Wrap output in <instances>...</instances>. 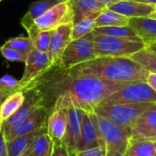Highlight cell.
Segmentation results:
<instances>
[{
	"label": "cell",
	"mask_w": 156,
	"mask_h": 156,
	"mask_svg": "<svg viewBox=\"0 0 156 156\" xmlns=\"http://www.w3.org/2000/svg\"><path fill=\"white\" fill-rule=\"evenodd\" d=\"M98 1H99V2H101V4H103L106 7H108V6L112 5V4H114V3L118 2L119 0H98Z\"/></svg>",
	"instance_id": "d590c367"
},
{
	"label": "cell",
	"mask_w": 156,
	"mask_h": 156,
	"mask_svg": "<svg viewBox=\"0 0 156 156\" xmlns=\"http://www.w3.org/2000/svg\"><path fill=\"white\" fill-rule=\"evenodd\" d=\"M25 94V100L21 107L9 119L3 122L2 130L4 135L6 136L15 128L20 125L37 107L40 105L46 106L45 97L41 91L35 86H29L22 90Z\"/></svg>",
	"instance_id": "52a82bcc"
},
{
	"label": "cell",
	"mask_w": 156,
	"mask_h": 156,
	"mask_svg": "<svg viewBox=\"0 0 156 156\" xmlns=\"http://www.w3.org/2000/svg\"><path fill=\"white\" fill-rule=\"evenodd\" d=\"M137 1H140V2H143V3H145L148 5H156V0H137Z\"/></svg>",
	"instance_id": "8d00e7d4"
},
{
	"label": "cell",
	"mask_w": 156,
	"mask_h": 156,
	"mask_svg": "<svg viewBox=\"0 0 156 156\" xmlns=\"http://www.w3.org/2000/svg\"><path fill=\"white\" fill-rule=\"evenodd\" d=\"M129 26L146 47L156 42V19L150 16L130 18Z\"/></svg>",
	"instance_id": "ac0fdd59"
},
{
	"label": "cell",
	"mask_w": 156,
	"mask_h": 156,
	"mask_svg": "<svg viewBox=\"0 0 156 156\" xmlns=\"http://www.w3.org/2000/svg\"><path fill=\"white\" fill-rule=\"evenodd\" d=\"M90 113L97 128L99 144L105 150V156L115 153L125 154L131 140V134L110 120L95 112Z\"/></svg>",
	"instance_id": "7a4b0ae2"
},
{
	"label": "cell",
	"mask_w": 156,
	"mask_h": 156,
	"mask_svg": "<svg viewBox=\"0 0 156 156\" xmlns=\"http://www.w3.org/2000/svg\"><path fill=\"white\" fill-rule=\"evenodd\" d=\"M0 52L2 56L8 61H17V62H24L26 63L28 55L21 53L17 50H15L11 48H7L5 46L0 47Z\"/></svg>",
	"instance_id": "f546056e"
},
{
	"label": "cell",
	"mask_w": 156,
	"mask_h": 156,
	"mask_svg": "<svg viewBox=\"0 0 156 156\" xmlns=\"http://www.w3.org/2000/svg\"><path fill=\"white\" fill-rule=\"evenodd\" d=\"M93 48L97 57H129L146 48L143 41L107 36L92 31Z\"/></svg>",
	"instance_id": "3957f363"
},
{
	"label": "cell",
	"mask_w": 156,
	"mask_h": 156,
	"mask_svg": "<svg viewBox=\"0 0 156 156\" xmlns=\"http://www.w3.org/2000/svg\"><path fill=\"white\" fill-rule=\"evenodd\" d=\"M70 3L73 25L86 17L98 16L106 8L98 0H70Z\"/></svg>",
	"instance_id": "e0dca14e"
},
{
	"label": "cell",
	"mask_w": 156,
	"mask_h": 156,
	"mask_svg": "<svg viewBox=\"0 0 156 156\" xmlns=\"http://www.w3.org/2000/svg\"><path fill=\"white\" fill-rule=\"evenodd\" d=\"M25 100L23 91H16L10 95L0 106V122L3 123L21 107Z\"/></svg>",
	"instance_id": "7402d4cb"
},
{
	"label": "cell",
	"mask_w": 156,
	"mask_h": 156,
	"mask_svg": "<svg viewBox=\"0 0 156 156\" xmlns=\"http://www.w3.org/2000/svg\"><path fill=\"white\" fill-rule=\"evenodd\" d=\"M153 144H154V149H155L156 152V141H153Z\"/></svg>",
	"instance_id": "60d3db41"
},
{
	"label": "cell",
	"mask_w": 156,
	"mask_h": 156,
	"mask_svg": "<svg viewBox=\"0 0 156 156\" xmlns=\"http://www.w3.org/2000/svg\"><path fill=\"white\" fill-rule=\"evenodd\" d=\"M146 82L153 88V90L156 92V73L149 72V75L146 79Z\"/></svg>",
	"instance_id": "e575fe53"
},
{
	"label": "cell",
	"mask_w": 156,
	"mask_h": 156,
	"mask_svg": "<svg viewBox=\"0 0 156 156\" xmlns=\"http://www.w3.org/2000/svg\"><path fill=\"white\" fill-rule=\"evenodd\" d=\"M1 1H2V0H0V2H1Z\"/></svg>",
	"instance_id": "ee69618b"
},
{
	"label": "cell",
	"mask_w": 156,
	"mask_h": 156,
	"mask_svg": "<svg viewBox=\"0 0 156 156\" xmlns=\"http://www.w3.org/2000/svg\"><path fill=\"white\" fill-rule=\"evenodd\" d=\"M65 72L70 77L90 76L115 82L146 81L149 75V71L129 57H97Z\"/></svg>",
	"instance_id": "6da1fadb"
},
{
	"label": "cell",
	"mask_w": 156,
	"mask_h": 156,
	"mask_svg": "<svg viewBox=\"0 0 156 156\" xmlns=\"http://www.w3.org/2000/svg\"><path fill=\"white\" fill-rule=\"evenodd\" d=\"M0 156H8L6 141H5L3 130H1V132H0Z\"/></svg>",
	"instance_id": "836d02e7"
},
{
	"label": "cell",
	"mask_w": 156,
	"mask_h": 156,
	"mask_svg": "<svg viewBox=\"0 0 156 156\" xmlns=\"http://www.w3.org/2000/svg\"><path fill=\"white\" fill-rule=\"evenodd\" d=\"M2 125H3V123L0 122V132H1V130H2Z\"/></svg>",
	"instance_id": "b9f144b4"
},
{
	"label": "cell",
	"mask_w": 156,
	"mask_h": 156,
	"mask_svg": "<svg viewBox=\"0 0 156 156\" xmlns=\"http://www.w3.org/2000/svg\"><path fill=\"white\" fill-rule=\"evenodd\" d=\"M53 31L54 30L41 31L37 27L35 24L29 29L27 30L28 34V37L33 43L34 48L42 52H48Z\"/></svg>",
	"instance_id": "d4e9b609"
},
{
	"label": "cell",
	"mask_w": 156,
	"mask_h": 156,
	"mask_svg": "<svg viewBox=\"0 0 156 156\" xmlns=\"http://www.w3.org/2000/svg\"><path fill=\"white\" fill-rule=\"evenodd\" d=\"M73 28V23H66L61 25L58 28L53 31L50 44L48 50V55L50 60L51 67H55L58 65L59 58L69 45L71 39V33Z\"/></svg>",
	"instance_id": "7c38bea8"
},
{
	"label": "cell",
	"mask_w": 156,
	"mask_h": 156,
	"mask_svg": "<svg viewBox=\"0 0 156 156\" xmlns=\"http://www.w3.org/2000/svg\"><path fill=\"white\" fill-rule=\"evenodd\" d=\"M51 67L48 52H42L34 48L25 63V70L22 78L18 80L20 90L26 89L31 82L41 76Z\"/></svg>",
	"instance_id": "9c48e42d"
},
{
	"label": "cell",
	"mask_w": 156,
	"mask_h": 156,
	"mask_svg": "<svg viewBox=\"0 0 156 156\" xmlns=\"http://www.w3.org/2000/svg\"><path fill=\"white\" fill-rule=\"evenodd\" d=\"M49 112L50 111L47 106L40 105L20 125H18L10 133L5 136V141L8 142L16 136L35 133L43 128H46Z\"/></svg>",
	"instance_id": "30bf717a"
},
{
	"label": "cell",
	"mask_w": 156,
	"mask_h": 156,
	"mask_svg": "<svg viewBox=\"0 0 156 156\" xmlns=\"http://www.w3.org/2000/svg\"><path fill=\"white\" fill-rule=\"evenodd\" d=\"M44 131H47V127L39 131H37L35 133L16 136L13 138L12 140L6 142L8 156L23 155V154L29 148V146L32 144L34 140L37 137V135L43 133Z\"/></svg>",
	"instance_id": "ffe728a7"
},
{
	"label": "cell",
	"mask_w": 156,
	"mask_h": 156,
	"mask_svg": "<svg viewBox=\"0 0 156 156\" xmlns=\"http://www.w3.org/2000/svg\"><path fill=\"white\" fill-rule=\"evenodd\" d=\"M107 156H125L124 153H115V154H109Z\"/></svg>",
	"instance_id": "f35d334b"
},
{
	"label": "cell",
	"mask_w": 156,
	"mask_h": 156,
	"mask_svg": "<svg viewBox=\"0 0 156 156\" xmlns=\"http://www.w3.org/2000/svg\"><path fill=\"white\" fill-rule=\"evenodd\" d=\"M67 112L68 123L62 143L69 150L70 155L74 156L77 152V144L80 132L83 111L75 107H68Z\"/></svg>",
	"instance_id": "4fadbf2b"
},
{
	"label": "cell",
	"mask_w": 156,
	"mask_h": 156,
	"mask_svg": "<svg viewBox=\"0 0 156 156\" xmlns=\"http://www.w3.org/2000/svg\"><path fill=\"white\" fill-rule=\"evenodd\" d=\"M16 90L15 88H12L11 86L4 83L0 80V106L5 101V99H7L10 95L14 94Z\"/></svg>",
	"instance_id": "1f68e13d"
},
{
	"label": "cell",
	"mask_w": 156,
	"mask_h": 156,
	"mask_svg": "<svg viewBox=\"0 0 156 156\" xmlns=\"http://www.w3.org/2000/svg\"><path fill=\"white\" fill-rule=\"evenodd\" d=\"M53 145V140L48 135L47 131H44L37 135V137L34 140L29 148L23 154V155L51 156Z\"/></svg>",
	"instance_id": "44dd1931"
},
{
	"label": "cell",
	"mask_w": 156,
	"mask_h": 156,
	"mask_svg": "<svg viewBox=\"0 0 156 156\" xmlns=\"http://www.w3.org/2000/svg\"><path fill=\"white\" fill-rule=\"evenodd\" d=\"M149 72L156 73V53L145 48L131 57Z\"/></svg>",
	"instance_id": "4316f807"
},
{
	"label": "cell",
	"mask_w": 156,
	"mask_h": 156,
	"mask_svg": "<svg viewBox=\"0 0 156 156\" xmlns=\"http://www.w3.org/2000/svg\"><path fill=\"white\" fill-rule=\"evenodd\" d=\"M63 0H37L33 2L25 14V16L21 18L20 24L26 29H29L34 24L35 20L41 16L44 13H46L48 9L58 4Z\"/></svg>",
	"instance_id": "d6986e66"
},
{
	"label": "cell",
	"mask_w": 156,
	"mask_h": 156,
	"mask_svg": "<svg viewBox=\"0 0 156 156\" xmlns=\"http://www.w3.org/2000/svg\"><path fill=\"white\" fill-rule=\"evenodd\" d=\"M98 144H100L96 125L90 116V113L83 111L80 132L77 144V152L96 146Z\"/></svg>",
	"instance_id": "2e32d148"
},
{
	"label": "cell",
	"mask_w": 156,
	"mask_h": 156,
	"mask_svg": "<svg viewBox=\"0 0 156 156\" xmlns=\"http://www.w3.org/2000/svg\"><path fill=\"white\" fill-rule=\"evenodd\" d=\"M139 103H156V92L144 80L125 83L99 106Z\"/></svg>",
	"instance_id": "277c9868"
},
{
	"label": "cell",
	"mask_w": 156,
	"mask_h": 156,
	"mask_svg": "<svg viewBox=\"0 0 156 156\" xmlns=\"http://www.w3.org/2000/svg\"><path fill=\"white\" fill-rule=\"evenodd\" d=\"M92 32L78 39L71 40L63 51L58 68L68 71L71 68L95 58Z\"/></svg>",
	"instance_id": "8992f818"
},
{
	"label": "cell",
	"mask_w": 156,
	"mask_h": 156,
	"mask_svg": "<svg viewBox=\"0 0 156 156\" xmlns=\"http://www.w3.org/2000/svg\"><path fill=\"white\" fill-rule=\"evenodd\" d=\"M7 48H11L15 50H17L21 53H24L26 55H28L33 49L34 46L30 38L25 37H12L9 38L5 42L3 45Z\"/></svg>",
	"instance_id": "f1b7e54d"
},
{
	"label": "cell",
	"mask_w": 156,
	"mask_h": 156,
	"mask_svg": "<svg viewBox=\"0 0 156 156\" xmlns=\"http://www.w3.org/2000/svg\"><path fill=\"white\" fill-rule=\"evenodd\" d=\"M22 156H27V155H22Z\"/></svg>",
	"instance_id": "7bdbcfd3"
},
{
	"label": "cell",
	"mask_w": 156,
	"mask_h": 156,
	"mask_svg": "<svg viewBox=\"0 0 156 156\" xmlns=\"http://www.w3.org/2000/svg\"><path fill=\"white\" fill-rule=\"evenodd\" d=\"M150 17H152V18H154V19H156V7H155V10L150 15Z\"/></svg>",
	"instance_id": "ab89813d"
},
{
	"label": "cell",
	"mask_w": 156,
	"mask_h": 156,
	"mask_svg": "<svg viewBox=\"0 0 156 156\" xmlns=\"http://www.w3.org/2000/svg\"><path fill=\"white\" fill-rule=\"evenodd\" d=\"M95 32H98L100 34L107 35V36H112L117 37H122V38H128L133 40H139L140 37L135 33V31L128 25V26H116V27H97L94 29Z\"/></svg>",
	"instance_id": "484cf974"
},
{
	"label": "cell",
	"mask_w": 156,
	"mask_h": 156,
	"mask_svg": "<svg viewBox=\"0 0 156 156\" xmlns=\"http://www.w3.org/2000/svg\"><path fill=\"white\" fill-rule=\"evenodd\" d=\"M129 18L114 12L106 7L96 18L95 28L103 27H116V26H128ZM94 28V29H95Z\"/></svg>",
	"instance_id": "603a6c76"
},
{
	"label": "cell",
	"mask_w": 156,
	"mask_h": 156,
	"mask_svg": "<svg viewBox=\"0 0 156 156\" xmlns=\"http://www.w3.org/2000/svg\"><path fill=\"white\" fill-rule=\"evenodd\" d=\"M153 104L154 103H139L97 106L93 112L110 120L130 133L133 122Z\"/></svg>",
	"instance_id": "5b68a950"
},
{
	"label": "cell",
	"mask_w": 156,
	"mask_h": 156,
	"mask_svg": "<svg viewBox=\"0 0 156 156\" xmlns=\"http://www.w3.org/2000/svg\"><path fill=\"white\" fill-rule=\"evenodd\" d=\"M74 156H105V150L101 145L98 144L82 151H78Z\"/></svg>",
	"instance_id": "4dcf8cb0"
},
{
	"label": "cell",
	"mask_w": 156,
	"mask_h": 156,
	"mask_svg": "<svg viewBox=\"0 0 156 156\" xmlns=\"http://www.w3.org/2000/svg\"><path fill=\"white\" fill-rule=\"evenodd\" d=\"M131 138L156 141V103L147 109L132 125Z\"/></svg>",
	"instance_id": "8fae6325"
},
{
	"label": "cell",
	"mask_w": 156,
	"mask_h": 156,
	"mask_svg": "<svg viewBox=\"0 0 156 156\" xmlns=\"http://www.w3.org/2000/svg\"><path fill=\"white\" fill-rule=\"evenodd\" d=\"M98 16H89L74 24L71 33V39H78L91 33L95 28V20Z\"/></svg>",
	"instance_id": "83f0119b"
},
{
	"label": "cell",
	"mask_w": 156,
	"mask_h": 156,
	"mask_svg": "<svg viewBox=\"0 0 156 156\" xmlns=\"http://www.w3.org/2000/svg\"><path fill=\"white\" fill-rule=\"evenodd\" d=\"M155 7H156V5H155Z\"/></svg>",
	"instance_id": "f6af8a7d"
},
{
	"label": "cell",
	"mask_w": 156,
	"mask_h": 156,
	"mask_svg": "<svg viewBox=\"0 0 156 156\" xmlns=\"http://www.w3.org/2000/svg\"><path fill=\"white\" fill-rule=\"evenodd\" d=\"M146 48H150L152 51H154V53H156V42L154 43V44H152V45H150V46H148V47H146Z\"/></svg>",
	"instance_id": "74e56055"
},
{
	"label": "cell",
	"mask_w": 156,
	"mask_h": 156,
	"mask_svg": "<svg viewBox=\"0 0 156 156\" xmlns=\"http://www.w3.org/2000/svg\"><path fill=\"white\" fill-rule=\"evenodd\" d=\"M68 123L67 109L52 107L47 122V133L53 142H62Z\"/></svg>",
	"instance_id": "9a60e30c"
},
{
	"label": "cell",
	"mask_w": 156,
	"mask_h": 156,
	"mask_svg": "<svg viewBox=\"0 0 156 156\" xmlns=\"http://www.w3.org/2000/svg\"><path fill=\"white\" fill-rule=\"evenodd\" d=\"M108 8L130 19L134 17L150 16V15L155 10V5H148L137 0H119L108 6Z\"/></svg>",
	"instance_id": "5bb4252c"
},
{
	"label": "cell",
	"mask_w": 156,
	"mask_h": 156,
	"mask_svg": "<svg viewBox=\"0 0 156 156\" xmlns=\"http://www.w3.org/2000/svg\"><path fill=\"white\" fill-rule=\"evenodd\" d=\"M51 156H71L62 142H54Z\"/></svg>",
	"instance_id": "d6a6232c"
},
{
	"label": "cell",
	"mask_w": 156,
	"mask_h": 156,
	"mask_svg": "<svg viewBox=\"0 0 156 156\" xmlns=\"http://www.w3.org/2000/svg\"><path fill=\"white\" fill-rule=\"evenodd\" d=\"M69 22H72L71 3L70 0H63L37 18L35 25L41 31H51Z\"/></svg>",
	"instance_id": "ba28073f"
},
{
	"label": "cell",
	"mask_w": 156,
	"mask_h": 156,
	"mask_svg": "<svg viewBox=\"0 0 156 156\" xmlns=\"http://www.w3.org/2000/svg\"><path fill=\"white\" fill-rule=\"evenodd\" d=\"M125 156H156L152 141L131 138Z\"/></svg>",
	"instance_id": "cb8c5ba5"
}]
</instances>
